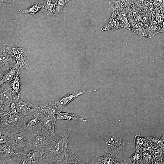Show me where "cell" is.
<instances>
[{
    "label": "cell",
    "mask_w": 164,
    "mask_h": 164,
    "mask_svg": "<svg viewBox=\"0 0 164 164\" xmlns=\"http://www.w3.org/2000/svg\"><path fill=\"white\" fill-rule=\"evenodd\" d=\"M15 2V0H1L0 5H2L5 2L9 4H14Z\"/></svg>",
    "instance_id": "cell-30"
},
{
    "label": "cell",
    "mask_w": 164,
    "mask_h": 164,
    "mask_svg": "<svg viewBox=\"0 0 164 164\" xmlns=\"http://www.w3.org/2000/svg\"><path fill=\"white\" fill-rule=\"evenodd\" d=\"M145 37L151 38L155 35L163 32L162 25L152 18L145 27Z\"/></svg>",
    "instance_id": "cell-16"
},
{
    "label": "cell",
    "mask_w": 164,
    "mask_h": 164,
    "mask_svg": "<svg viewBox=\"0 0 164 164\" xmlns=\"http://www.w3.org/2000/svg\"><path fill=\"white\" fill-rule=\"evenodd\" d=\"M163 137H164V136H163Z\"/></svg>",
    "instance_id": "cell-35"
},
{
    "label": "cell",
    "mask_w": 164,
    "mask_h": 164,
    "mask_svg": "<svg viewBox=\"0 0 164 164\" xmlns=\"http://www.w3.org/2000/svg\"><path fill=\"white\" fill-rule=\"evenodd\" d=\"M45 153L36 150H31L27 153L21 155L20 164H37Z\"/></svg>",
    "instance_id": "cell-14"
},
{
    "label": "cell",
    "mask_w": 164,
    "mask_h": 164,
    "mask_svg": "<svg viewBox=\"0 0 164 164\" xmlns=\"http://www.w3.org/2000/svg\"><path fill=\"white\" fill-rule=\"evenodd\" d=\"M0 128L18 125L21 122L22 117L17 115L15 108L11 109L7 113L0 114Z\"/></svg>",
    "instance_id": "cell-9"
},
{
    "label": "cell",
    "mask_w": 164,
    "mask_h": 164,
    "mask_svg": "<svg viewBox=\"0 0 164 164\" xmlns=\"http://www.w3.org/2000/svg\"><path fill=\"white\" fill-rule=\"evenodd\" d=\"M122 28L121 24L118 16L112 13L108 22L101 29L104 31L108 30H114Z\"/></svg>",
    "instance_id": "cell-19"
},
{
    "label": "cell",
    "mask_w": 164,
    "mask_h": 164,
    "mask_svg": "<svg viewBox=\"0 0 164 164\" xmlns=\"http://www.w3.org/2000/svg\"><path fill=\"white\" fill-rule=\"evenodd\" d=\"M145 27L144 24L142 21H138L131 32L135 34L145 36Z\"/></svg>",
    "instance_id": "cell-25"
},
{
    "label": "cell",
    "mask_w": 164,
    "mask_h": 164,
    "mask_svg": "<svg viewBox=\"0 0 164 164\" xmlns=\"http://www.w3.org/2000/svg\"><path fill=\"white\" fill-rule=\"evenodd\" d=\"M71 0H58L55 3L53 11V15L58 16L62 13L66 4Z\"/></svg>",
    "instance_id": "cell-26"
},
{
    "label": "cell",
    "mask_w": 164,
    "mask_h": 164,
    "mask_svg": "<svg viewBox=\"0 0 164 164\" xmlns=\"http://www.w3.org/2000/svg\"><path fill=\"white\" fill-rule=\"evenodd\" d=\"M58 0H52L53 2L54 3H55Z\"/></svg>",
    "instance_id": "cell-34"
},
{
    "label": "cell",
    "mask_w": 164,
    "mask_h": 164,
    "mask_svg": "<svg viewBox=\"0 0 164 164\" xmlns=\"http://www.w3.org/2000/svg\"><path fill=\"white\" fill-rule=\"evenodd\" d=\"M102 149L104 154L109 153L117 158L121 157L130 144L128 138L121 133H108L102 138Z\"/></svg>",
    "instance_id": "cell-2"
},
{
    "label": "cell",
    "mask_w": 164,
    "mask_h": 164,
    "mask_svg": "<svg viewBox=\"0 0 164 164\" xmlns=\"http://www.w3.org/2000/svg\"><path fill=\"white\" fill-rule=\"evenodd\" d=\"M35 135L23 128L9 135L6 144L10 145L16 153L21 155L32 150Z\"/></svg>",
    "instance_id": "cell-3"
},
{
    "label": "cell",
    "mask_w": 164,
    "mask_h": 164,
    "mask_svg": "<svg viewBox=\"0 0 164 164\" xmlns=\"http://www.w3.org/2000/svg\"><path fill=\"white\" fill-rule=\"evenodd\" d=\"M65 164H84L85 163L82 162L76 156L72 149H69L67 154Z\"/></svg>",
    "instance_id": "cell-24"
},
{
    "label": "cell",
    "mask_w": 164,
    "mask_h": 164,
    "mask_svg": "<svg viewBox=\"0 0 164 164\" xmlns=\"http://www.w3.org/2000/svg\"><path fill=\"white\" fill-rule=\"evenodd\" d=\"M152 14V19L162 24L164 18V14L159 9L155 7Z\"/></svg>",
    "instance_id": "cell-28"
},
{
    "label": "cell",
    "mask_w": 164,
    "mask_h": 164,
    "mask_svg": "<svg viewBox=\"0 0 164 164\" xmlns=\"http://www.w3.org/2000/svg\"><path fill=\"white\" fill-rule=\"evenodd\" d=\"M56 136H53L43 134L40 132L35 135L32 150H36L46 153L52 149Z\"/></svg>",
    "instance_id": "cell-6"
},
{
    "label": "cell",
    "mask_w": 164,
    "mask_h": 164,
    "mask_svg": "<svg viewBox=\"0 0 164 164\" xmlns=\"http://www.w3.org/2000/svg\"><path fill=\"white\" fill-rule=\"evenodd\" d=\"M20 73L21 72L18 73L9 82L12 90L15 92L19 93H20V91L22 88V84L19 77Z\"/></svg>",
    "instance_id": "cell-27"
},
{
    "label": "cell",
    "mask_w": 164,
    "mask_h": 164,
    "mask_svg": "<svg viewBox=\"0 0 164 164\" xmlns=\"http://www.w3.org/2000/svg\"><path fill=\"white\" fill-rule=\"evenodd\" d=\"M42 115L40 132L44 134L53 136H56L55 126L56 121L57 120L56 115Z\"/></svg>",
    "instance_id": "cell-10"
},
{
    "label": "cell",
    "mask_w": 164,
    "mask_h": 164,
    "mask_svg": "<svg viewBox=\"0 0 164 164\" xmlns=\"http://www.w3.org/2000/svg\"><path fill=\"white\" fill-rule=\"evenodd\" d=\"M15 156L21 157V155L16 153L10 145L6 144L0 145V159Z\"/></svg>",
    "instance_id": "cell-20"
},
{
    "label": "cell",
    "mask_w": 164,
    "mask_h": 164,
    "mask_svg": "<svg viewBox=\"0 0 164 164\" xmlns=\"http://www.w3.org/2000/svg\"><path fill=\"white\" fill-rule=\"evenodd\" d=\"M11 43L4 44L0 47V79L12 66L17 63Z\"/></svg>",
    "instance_id": "cell-5"
},
{
    "label": "cell",
    "mask_w": 164,
    "mask_h": 164,
    "mask_svg": "<svg viewBox=\"0 0 164 164\" xmlns=\"http://www.w3.org/2000/svg\"><path fill=\"white\" fill-rule=\"evenodd\" d=\"M137 1H138L140 2H143L145 0H137Z\"/></svg>",
    "instance_id": "cell-33"
},
{
    "label": "cell",
    "mask_w": 164,
    "mask_h": 164,
    "mask_svg": "<svg viewBox=\"0 0 164 164\" xmlns=\"http://www.w3.org/2000/svg\"><path fill=\"white\" fill-rule=\"evenodd\" d=\"M19 156L5 158L0 159V163L1 164H17L18 158Z\"/></svg>",
    "instance_id": "cell-29"
},
{
    "label": "cell",
    "mask_w": 164,
    "mask_h": 164,
    "mask_svg": "<svg viewBox=\"0 0 164 164\" xmlns=\"http://www.w3.org/2000/svg\"><path fill=\"white\" fill-rule=\"evenodd\" d=\"M160 56L162 58L164 61V47L163 50L160 54Z\"/></svg>",
    "instance_id": "cell-31"
},
{
    "label": "cell",
    "mask_w": 164,
    "mask_h": 164,
    "mask_svg": "<svg viewBox=\"0 0 164 164\" xmlns=\"http://www.w3.org/2000/svg\"><path fill=\"white\" fill-rule=\"evenodd\" d=\"M109 153L104 154L102 156L93 157L89 164H125V159L121 158H114Z\"/></svg>",
    "instance_id": "cell-13"
},
{
    "label": "cell",
    "mask_w": 164,
    "mask_h": 164,
    "mask_svg": "<svg viewBox=\"0 0 164 164\" xmlns=\"http://www.w3.org/2000/svg\"><path fill=\"white\" fill-rule=\"evenodd\" d=\"M73 135L70 128L56 136L51 150L44 154L37 164H64L69 149L68 145Z\"/></svg>",
    "instance_id": "cell-1"
},
{
    "label": "cell",
    "mask_w": 164,
    "mask_h": 164,
    "mask_svg": "<svg viewBox=\"0 0 164 164\" xmlns=\"http://www.w3.org/2000/svg\"><path fill=\"white\" fill-rule=\"evenodd\" d=\"M15 109L17 115L21 117L32 112H38L39 110V106H36L30 103L22 94L16 104Z\"/></svg>",
    "instance_id": "cell-8"
},
{
    "label": "cell",
    "mask_w": 164,
    "mask_h": 164,
    "mask_svg": "<svg viewBox=\"0 0 164 164\" xmlns=\"http://www.w3.org/2000/svg\"><path fill=\"white\" fill-rule=\"evenodd\" d=\"M132 0H110L108 8L112 12L117 15L126 8L130 6Z\"/></svg>",
    "instance_id": "cell-15"
},
{
    "label": "cell",
    "mask_w": 164,
    "mask_h": 164,
    "mask_svg": "<svg viewBox=\"0 0 164 164\" xmlns=\"http://www.w3.org/2000/svg\"><path fill=\"white\" fill-rule=\"evenodd\" d=\"M162 30H163V32H164V18L162 22Z\"/></svg>",
    "instance_id": "cell-32"
},
{
    "label": "cell",
    "mask_w": 164,
    "mask_h": 164,
    "mask_svg": "<svg viewBox=\"0 0 164 164\" xmlns=\"http://www.w3.org/2000/svg\"><path fill=\"white\" fill-rule=\"evenodd\" d=\"M0 114L9 112L15 108L21 94L16 93L12 89L9 83L0 85Z\"/></svg>",
    "instance_id": "cell-4"
},
{
    "label": "cell",
    "mask_w": 164,
    "mask_h": 164,
    "mask_svg": "<svg viewBox=\"0 0 164 164\" xmlns=\"http://www.w3.org/2000/svg\"><path fill=\"white\" fill-rule=\"evenodd\" d=\"M22 69L19 64L17 63H16L0 79V85L4 83H9L18 73L21 72Z\"/></svg>",
    "instance_id": "cell-18"
},
{
    "label": "cell",
    "mask_w": 164,
    "mask_h": 164,
    "mask_svg": "<svg viewBox=\"0 0 164 164\" xmlns=\"http://www.w3.org/2000/svg\"><path fill=\"white\" fill-rule=\"evenodd\" d=\"M12 48L17 63L20 65L22 69L28 67L29 63L27 58V53L25 48L17 47L13 44Z\"/></svg>",
    "instance_id": "cell-12"
},
{
    "label": "cell",
    "mask_w": 164,
    "mask_h": 164,
    "mask_svg": "<svg viewBox=\"0 0 164 164\" xmlns=\"http://www.w3.org/2000/svg\"><path fill=\"white\" fill-rule=\"evenodd\" d=\"M57 119H62L67 120H74L87 121V120L80 117L75 113H68L60 112L56 115Z\"/></svg>",
    "instance_id": "cell-21"
},
{
    "label": "cell",
    "mask_w": 164,
    "mask_h": 164,
    "mask_svg": "<svg viewBox=\"0 0 164 164\" xmlns=\"http://www.w3.org/2000/svg\"><path fill=\"white\" fill-rule=\"evenodd\" d=\"M39 107L38 112L43 116L54 115L61 112L57 109L54 101L47 102L39 105Z\"/></svg>",
    "instance_id": "cell-17"
},
{
    "label": "cell",
    "mask_w": 164,
    "mask_h": 164,
    "mask_svg": "<svg viewBox=\"0 0 164 164\" xmlns=\"http://www.w3.org/2000/svg\"><path fill=\"white\" fill-rule=\"evenodd\" d=\"M92 91H79L70 93L54 101L57 109L61 111L65 107L79 96Z\"/></svg>",
    "instance_id": "cell-11"
},
{
    "label": "cell",
    "mask_w": 164,
    "mask_h": 164,
    "mask_svg": "<svg viewBox=\"0 0 164 164\" xmlns=\"http://www.w3.org/2000/svg\"><path fill=\"white\" fill-rule=\"evenodd\" d=\"M43 115L39 112L32 115L22 117L23 128L34 135L41 132Z\"/></svg>",
    "instance_id": "cell-7"
},
{
    "label": "cell",
    "mask_w": 164,
    "mask_h": 164,
    "mask_svg": "<svg viewBox=\"0 0 164 164\" xmlns=\"http://www.w3.org/2000/svg\"><path fill=\"white\" fill-rule=\"evenodd\" d=\"M43 7V5L39 2H36L31 5L28 8L25 9H19V11L23 14H28L35 16Z\"/></svg>",
    "instance_id": "cell-22"
},
{
    "label": "cell",
    "mask_w": 164,
    "mask_h": 164,
    "mask_svg": "<svg viewBox=\"0 0 164 164\" xmlns=\"http://www.w3.org/2000/svg\"><path fill=\"white\" fill-rule=\"evenodd\" d=\"M55 4L52 0H44L41 9L42 12L46 15H53V11Z\"/></svg>",
    "instance_id": "cell-23"
}]
</instances>
